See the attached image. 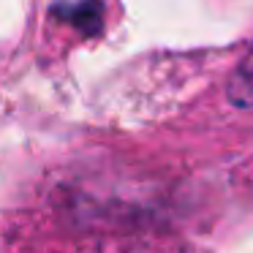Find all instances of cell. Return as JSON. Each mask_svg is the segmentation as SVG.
Wrapping results in <instances>:
<instances>
[{
	"label": "cell",
	"instance_id": "cell-2",
	"mask_svg": "<svg viewBox=\"0 0 253 253\" xmlns=\"http://www.w3.org/2000/svg\"><path fill=\"white\" fill-rule=\"evenodd\" d=\"M60 14L74 22L79 30H95L101 28V3L98 0H87V3H79V6H68V8H60Z\"/></svg>",
	"mask_w": 253,
	"mask_h": 253
},
{
	"label": "cell",
	"instance_id": "cell-1",
	"mask_svg": "<svg viewBox=\"0 0 253 253\" xmlns=\"http://www.w3.org/2000/svg\"><path fill=\"white\" fill-rule=\"evenodd\" d=\"M229 98L234 106H253V46L248 49V55L240 60L237 71L229 79Z\"/></svg>",
	"mask_w": 253,
	"mask_h": 253
}]
</instances>
